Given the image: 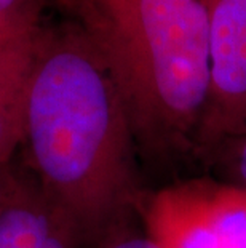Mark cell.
Returning <instances> with one entry per match:
<instances>
[{"label": "cell", "mask_w": 246, "mask_h": 248, "mask_svg": "<svg viewBox=\"0 0 246 248\" xmlns=\"http://www.w3.org/2000/svg\"><path fill=\"white\" fill-rule=\"evenodd\" d=\"M23 146L35 183L80 245L101 244L141 208L139 151L127 109L82 28H40Z\"/></svg>", "instance_id": "1"}, {"label": "cell", "mask_w": 246, "mask_h": 248, "mask_svg": "<svg viewBox=\"0 0 246 248\" xmlns=\"http://www.w3.org/2000/svg\"><path fill=\"white\" fill-rule=\"evenodd\" d=\"M111 71L139 155L170 163L198 149L211 92L209 10L202 0H77Z\"/></svg>", "instance_id": "2"}, {"label": "cell", "mask_w": 246, "mask_h": 248, "mask_svg": "<svg viewBox=\"0 0 246 248\" xmlns=\"http://www.w3.org/2000/svg\"><path fill=\"white\" fill-rule=\"evenodd\" d=\"M211 92L198 149L246 133V0H217L209 10Z\"/></svg>", "instance_id": "3"}, {"label": "cell", "mask_w": 246, "mask_h": 248, "mask_svg": "<svg viewBox=\"0 0 246 248\" xmlns=\"http://www.w3.org/2000/svg\"><path fill=\"white\" fill-rule=\"evenodd\" d=\"M144 229L160 248H230L214 218L209 181L159 189L141 203Z\"/></svg>", "instance_id": "4"}, {"label": "cell", "mask_w": 246, "mask_h": 248, "mask_svg": "<svg viewBox=\"0 0 246 248\" xmlns=\"http://www.w3.org/2000/svg\"><path fill=\"white\" fill-rule=\"evenodd\" d=\"M72 226L39 184L12 175L0 195V248H78Z\"/></svg>", "instance_id": "5"}, {"label": "cell", "mask_w": 246, "mask_h": 248, "mask_svg": "<svg viewBox=\"0 0 246 248\" xmlns=\"http://www.w3.org/2000/svg\"><path fill=\"white\" fill-rule=\"evenodd\" d=\"M39 31L0 40V168L8 167L24 138L26 104Z\"/></svg>", "instance_id": "6"}, {"label": "cell", "mask_w": 246, "mask_h": 248, "mask_svg": "<svg viewBox=\"0 0 246 248\" xmlns=\"http://www.w3.org/2000/svg\"><path fill=\"white\" fill-rule=\"evenodd\" d=\"M209 199L230 248H246V189L209 181Z\"/></svg>", "instance_id": "7"}, {"label": "cell", "mask_w": 246, "mask_h": 248, "mask_svg": "<svg viewBox=\"0 0 246 248\" xmlns=\"http://www.w3.org/2000/svg\"><path fill=\"white\" fill-rule=\"evenodd\" d=\"M48 0H0V40L13 39L42 28Z\"/></svg>", "instance_id": "8"}, {"label": "cell", "mask_w": 246, "mask_h": 248, "mask_svg": "<svg viewBox=\"0 0 246 248\" xmlns=\"http://www.w3.org/2000/svg\"><path fill=\"white\" fill-rule=\"evenodd\" d=\"M221 162L224 163V173L232 179V186L246 189V133L237 138L226 140L214 146V149H222Z\"/></svg>", "instance_id": "9"}, {"label": "cell", "mask_w": 246, "mask_h": 248, "mask_svg": "<svg viewBox=\"0 0 246 248\" xmlns=\"http://www.w3.org/2000/svg\"><path fill=\"white\" fill-rule=\"evenodd\" d=\"M99 248H160L150 237L145 234H134V232L118 229L109 235L106 240L99 244Z\"/></svg>", "instance_id": "10"}, {"label": "cell", "mask_w": 246, "mask_h": 248, "mask_svg": "<svg viewBox=\"0 0 246 248\" xmlns=\"http://www.w3.org/2000/svg\"><path fill=\"white\" fill-rule=\"evenodd\" d=\"M13 173L8 170V167L5 168H0V195L5 191V187H7V184L10 181V178H12Z\"/></svg>", "instance_id": "11"}, {"label": "cell", "mask_w": 246, "mask_h": 248, "mask_svg": "<svg viewBox=\"0 0 246 248\" xmlns=\"http://www.w3.org/2000/svg\"><path fill=\"white\" fill-rule=\"evenodd\" d=\"M48 2H50V0H48ZM55 2L64 5V7H71V5H75L77 0H55Z\"/></svg>", "instance_id": "12"}]
</instances>
